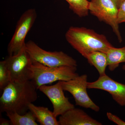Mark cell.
<instances>
[{"label": "cell", "instance_id": "obj_1", "mask_svg": "<svg viewBox=\"0 0 125 125\" xmlns=\"http://www.w3.org/2000/svg\"><path fill=\"white\" fill-rule=\"evenodd\" d=\"M37 89L31 80L12 81L2 90L0 98V113L25 114L29 110L30 104L37 99Z\"/></svg>", "mask_w": 125, "mask_h": 125}, {"label": "cell", "instance_id": "obj_2", "mask_svg": "<svg viewBox=\"0 0 125 125\" xmlns=\"http://www.w3.org/2000/svg\"><path fill=\"white\" fill-rule=\"evenodd\" d=\"M65 37L71 46L85 58L93 52L105 53L113 46L104 35L84 27H71Z\"/></svg>", "mask_w": 125, "mask_h": 125}, {"label": "cell", "instance_id": "obj_3", "mask_svg": "<svg viewBox=\"0 0 125 125\" xmlns=\"http://www.w3.org/2000/svg\"><path fill=\"white\" fill-rule=\"evenodd\" d=\"M77 66H64L49 67L37 62H32L30 67V78L38 89L41 86L57 81H68L79 75Z\"/></svg>", "mask_w": 125, "mask_h": 125}, {"label": "cell", "instance_id": "obj_4", "mask_svg": "<svg viewBox=\"0 0 125 125\" xmlns=\"http://www.w3.org/2000/svg\"><path fill=\"white\" fill-rule=\"evenodd\" d=\"M25 47L32 62H39L49 67L77 66L76 61L62 51H48L32 40L25 43Z\"/></svg>", "mask_w": 125, "mask_h": 125}, {"label": "cell", "instance_id": "obj_5", "mask_svg": "<svg viewBox=\"0 0 125 125\" xmlns=\"http://www.w3.org/2000/svg\"><path fill=\"white\" fill-rule=\"evenodd\" d=\"M89 12L99 20L111 26L119 42L122 38L117 20L118 8L112 0H91L89 6Z\"/></svg>", "mask_w": 125, "mask_h": 125}, {"label": "cell", "instance_id": "obj_6", "mask_svg": "<svg viewBox=\"0 0 125 125\" xmlns=\"http://www.w3.org/2000/svg\"><path fill=\"white\" fill-rule=\"evenodd\" d=\"M34 9H29L21 15L16 27L15 31L7 47L9 56L18 54L25 46V39L37 18Z\"/></svg>", "mask_w": 125, "mask_h": 125}, {"label": "cell", "instance_id": "obj_7", "mask_svg": "<svg viewBox=\"0 0 125 125\" xmlns=\"http://www.w3.org/2000/svg\"><path fill=\"white\" fill-rule=\"evenodd\" d=\"M87 77L86 74L79 75L68 81H60L61 83L64 91L69 92L73 97L76 105L98 112L100 108L92 101L87 93Z\"/></svg>", "mask_w": 125, "mask_h": 125}, {"label": "cell", "instance_id": "obj_8", "mask_svg": "<svg viewBox=\"0 0 125 125\" xmlns=\"http://www.w3.org/2000/svg\"><path fill=\"white\" fill-rule=\"evenodd\" d=\"M5 61L10 72L12 81L24 82L30 80L29 68L32 62L25 47L18 54L9 56Z\"/></svg>", "mask_w": 125, "mask_h": 125}, {"label": "cell", "instance_id": "obj_9", "mask_svg": "<svg viewBox=\"0 0 125 125\" xmlns=\"http://www.w3.org/2000/svg\"><path fill=\"white\" fill-rule=\"evenodd\" d=\"M38 89L44 94L51 102L53 113L56 118L70 109L75 108L64 93L60 81L53 85H42Z\"/></svg>", "mask_w": 125, "mask_h": 125}, {"label": "cell", "instance_id": "obj_10", "mask_svg": "<svg viewBox=\"0 0 125 125\" xmlns=\"http://www.w3.org/2000/svg\"><path fill=\"white\" fill-rule=\"evenodd\" d=\"M88 89H95L104 90L112 96L119 105L125 106V84L118 83L106 74L99 76L96 81L88 82Z\"/></svg>", "mask_w": 125, "mask_h": 125}, {"label": "cell", "instance_id": "obj_11", "mask_svg": "<svg viewBox=\"0 0 125 125\" xmlns=\"http://www.w3.org/2000/svg\"><path fill=\"white\" fill-rule=\"evenodd\" d=\"M59 125H102L82 109L74 108L60 116Z\"/></svg>", "mask_w": 125, "mask_h": 125}, {"label": "cell", "instance_id": "obj_12", "mask_svg": "<svg viewBox=\"0 0 125 125\" xmlns=\"http://www.w3.org/2000/svg\"><path fill=\"white\" fill-rule=\"evenodd\" d=\"M29 111L33 114L40 125H59L53 112L51 111L47 107L38 106L31 103L29 105Z\"/></svg>", "mask_w": 125, "mask_h": 125}, {"label": "cell", "instance_id": "obj_13", "mask_svg": "<svg viewBox=\"0 0 125 125\" xmlns=\"http://www.w3.org/2000/svg\"><path fill=\"white\" fill-rule=\"evenodd\" d=\"M105 53L107 57L108 66L110 71H114L120 63L125 62V47L121 48L111 47Z\"/></svg>", "mask_w": 125, "mask_h": 125}, {"label": "cell", "instance_id": "obj_14", "mask_svg": "<svg viewBox=\"0 0 125 125\" xmlns=\"http://www.w3.org/2000/svg\"><path fill=\"white\" fill-rule=\"evenodd\" d=\"M86 58L90 65L97 70L99 76L106 74L105 71L108 62L107 57L105 53L100 51L93 52L88 54Z\"/></svg>", "mask_w": 125, "mask_h": 125}, {"label": "cell", "instance_id": "obj_15", "mask_svg": "<svg viewBox=\"0 0 125 125\" xmlns=\"http://www.w3.org/2000/svg\"><path fill=\"white\" fill-rule=\"evenodd\" d=\"M6 116L10 121L11 125H38L36 117L30 111L24 114L16 112H9Z\"/></svg>", "mask_w": 125, "mask_h": 125}, {"label": "cell", "instance_id": "obj_16", "mask_svg": "<svg viewBox=\"0 0 125 125\" xmlns=\"http://www.w3.org/2000/svg\"><path fill=\"white\" fill-rule=\"evenodd\" d=\"M74 13L80 18L87 16L89 12V1L88 0H65Z\"/></svg>", "mask_w": 125, "mask_h": 125}, {"label": "cell", "instance_id": "obj_17", "mask_svg": "<svg viewBox=\"0 0 125 125\" xmlns=\"http://www.w3.org/2000/svg\"><path fill=\"white\" fill-rule=\"evenodd\" d=\"M12 82L11 74L8 69L5 60L0 62V89L3 90Z\"/></svg>", "mask_w": 125, "mask_h": 125}, {"label": "cell", "instance_id": "obj_18", "mask_svg": "<svg viewBox=\"0 0 125 125\" xmlns=\"http://www.w3.org/2000/svg\"><path fill=\"white\" fill-rule=\"evenodd\" d=\"M118 24L125 23V0H122L118 8Z\"/></svg>", "mask_w": 125, "mask_h": 125}, {"label": "cell", "instance_id": "obj_19", "mask_svg": "<svg viewBox=\"0 0 125 125\" xmlns=\"http://www.w3.org/2000/svg\"><path fill=\"white\" fill-rule=\"evenodd\" d=\"M107 116L108 118L110 121L113 122L114 123L118 125H125V122L122 120L115 115L112 114L111 113L107 112Z\"/></svg>", "mask_w": 125, "mask_h": 125}, {"label": "cell", "instance_id": "obj_20", "mask_svg": "<svg viewBox=\"0 0 125 125\" xmlns=\"http://www.w3.org/2000/svg\"><path fill=\"white\" fill-rule=\"evenodd\" d=\"M0 125H11V123L10 120H8L3 117H1L0 118Z\"/></svg>", "mask_w": 125, "mask_h": 125}, {"label": "cell", "instance_id": "obj_21", "mask_svg": "<svg viewBox=\"0 0 125 125\" xmlns=\"http://www.w3.org/2000/svg\"><path fill=\"white\" fill-rule=\"evenodd\" d=\"M112 0L115 3V4L116 5V6H117V7L118 8L122 0Z\"/></svg>", "mask_w": 125, "mask_h": 125}, {"label": "cell", "instance_id": "obj_22", "mask_svg": "<svg viewBox=\"0 0 125 125\" xmlns=\"http://www.w3.org/2000/svg\"><path fill=\"white\" fill-rule=\"evenodd\" d=\"M122 69H123L124 70H125V64L123 66Z\"/></svg>", "mask_w": 125, "mask_h": 125}]
</instances>
